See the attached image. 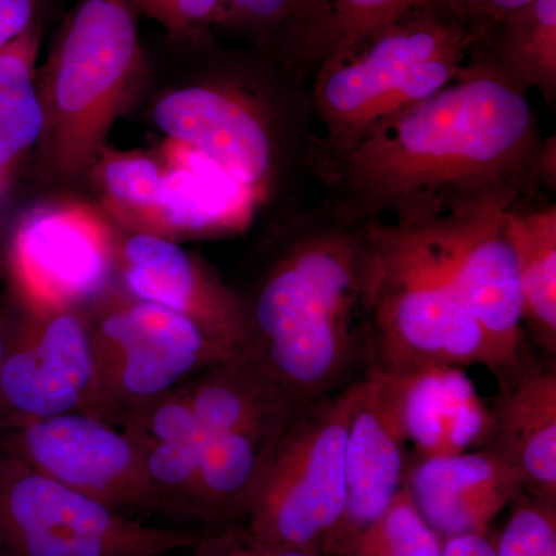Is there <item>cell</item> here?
<instances>
[{
  "label": "cell",
  "instance_id": "1",
  "mask_svg": "<svg viewBox=\"0 0 556 556\" xmlns=\"http://www.w3.org/2000/svg\"><path fill=\"white\" fill-rule=\"evenodd\" d=\"M311 175L339 217L426 226L485 203L543 199L556 185V142L477 40L444 90L348 148L316 137Z\"/></svg>",
  "mask_w": 556,
  "mask_h": 556
},
{
  "label": "cell",
  "instance_id": "2",
  "mask_svg": "<svg viewBox=\"0 0 556 556\" xmlns=\"http://www.w3.org/2000/svg\"><path fill=\"white\" fill-rule=\"evenodd\" d=\"M378 249L368 223L324 200L278 219L239 292L247 320L240 353L299 408L371 369Z\"/></svg>",
  "mask_w": 556,
  "mask_h": 556
},
{
  "label": "cell",
  "instance_id": "3",
  "mask_svg": "<svg viewBox=\"0 0 556 556\" xmlns=\"http://www.w3.org/2000/svg\"><path fill=\"white\" fill-rule=\"evenodd\" d=\"M144 76L131 0H79L38 73L40 172L62 182L87 177Z\"/></svg>",
  "mask_w": 556,
  "mask_h": 556
},
{
  "label": "cell",
  "instance_id": "4",
  "mask_svg": "<svg viewBox=\"0 0 556 556\" xmlns=\"http://www.w3.org/2000/svg\"><path fill=\"white\" fill-rule=\"evenodd\" d=\"M218 76L169 91L153 121L167 139L206 156L266 207L311 174L314 134L309 86L287 73L263 87Z\"/></svg>",
  "mask_w": 556,
  "mask_h": 556
},
{
  "label": "cell",
  "instance_id": "5",
  "mask_svg": "<svg viewBox=\"0 0 556 556\" xmlns=\"http://www.w3.org/2000/svg\"><path fill=\"white\" fill-rule=\"evenodd\" d=\"M477 33L442 0L372 35L345 60L318 70L309 83L317 142L343 149L448 87L466 67Z\"/></svg>",
  "mask_w": 556,
  "mask_h": 556
},
{
  "label": "cell",
  "instance_id": "6",
  "mask_svg": "<svg viewBox=\"0 0 556 556\" xmlns=\"http://www.w3.org/2000/svg\"><path fill=\"white\" fill-rule=\"evenodd\" d=\"M379 273L371 311V368L490 367L473 314L426 226L368 223Z\"/></svg>",
  "mask_w": 556,
  "mask_h": 556
},
{
  "label": "cell",
  "instance_id": "7",
  "mask_svg": "<svg viewBox=\"0 0 556 556\" xmlns=\"http://www.w3.org/2000/svg\"><path fill=\"white\" fill-rule=\"evenodd\" d=\"M94 356L87 415L113 427L150 399L167 393L237 353L181 316L113 285L84 306Z\"/></svg>",
  "mask_w": 556,
  "mask_h": 556
},
{
  "label": "cell",
  "instance_id": "8",
  "mask_svg": "<svg viewBox=\"0 0 556 556\" xmlns=\"http://www.w3.org/2000/svg\"><path fill=\"white\" fill-rule=\"evenodd\" d=\"M356 383L311 402L288 424L244 519L260 540L324 555L345 507L348 424Z\"/></svg>",
  "mask_w": 556,
  "mask_h": 556
},
{
  "label": "cell",
  "instance_id": "9",
  "mask_svg": "<svg viewBox=\"0 0 556 556\" xmlns=\"http://www.w3.org/2000/svg\"><path fill=\"white\" fill-rule=\"evenodd\" d=\"M201 535L121 514L39 473L0 442V556H164Z\"/></svg>",
  "mask_w": 556,
  "mask_h": 556
},
{
  "label": "cell",
  "instance_id": "10",
  "mask_svg": "<svg viewBox=\"0 0 556 556\" xmlns=\"http://www.w3.org/2000/svg\"><path fill=\"white\" fill-rule=\"evenodd\" d=\"M93 386L94 356L86 309L9 292L0 430L65 413H86Z\"/></svg>",
  "mask_w": 556,
  "mask_h": 556
},
{
  "label": "cell",
  "instance_id": "11",
  "mask_svg": "<svg viewBox=\"0 0 556 556\" xmlns=\"http://www.w3.org/2000/svg\"><path fill=\"white\" fill-rule=\"evenodd\" d=\"M119 236L118 226L89 201L39 204L20 219L7 248L9 291L84 308L115 285Z\"/></svg>",
  "mask_w": 556,
  "mask_h": 556
},
{
  "label": "cell",
  "instance_id": "12",
  "mask_svg": "<svg viewBox=\"0 0 556 556\" xmlns=\"http://www.w3.org/2000/svg\"><path fill=\"white\" fill-rule=\"evenodd\" d=\"M510 203H485L426 225L457 291L473 314L493 376L517 367L532 351L522 318L517 258L504 214Z\"/></svg>",
  "mask_w": 556,
  "mask_h": 556
},
{
  "label": "cell",
  "instance_id": "13",
  "mask_svg": "<svg viewBox=\"0 0 556 556\" xmlns=\"http://www.w3.org/2000/svg\"><path fill=\"white\" fill-rule=\"evenodd\" d=\"M0 442L39 473L121 514L131 517L155 508L134 439L87 413L3 428Z\"/></svg>",
  "mask_w": 556,
  "mask_h": 556
},
{
  "label": "cell",
  "instance_id": "14",
  "mask_svg": "<svg viewBox=\"0 0 556 556\" xmlns=\"http://www.w3.org/2000/svg\"><path fill=\"white\" fill-rule=\"evenodd\" d=\"M115 285L134 298L190 318L208 338L233 353L247 343L239 292L178 241L121 230Z\"/></svg>",
  "mask_w": 556,
  "mask_h": 556
},
{
  "label": "cell",
  "instance_id": "15",
  "mask_svg": "<svg viewBox=\"0 0 556 556\" xmlns=\"http://www.w3.org/2000/svg\"><path fill=\"white\" fill-rule=\"evenodd\" d=\"M409 455L375 369L358 379L345 448V507L324 547L348 556L357 538L378 521L404 490Z\"/></svg>",
  "mask_w": 556,
  "mask_h": 556
},
{
  "label": "cell",
  "instance_id": "16",
  "mask_svg": "<svg viewBox=\"0 0 556 556\" xmlns=\"http://www.w3.org/2000/svg\"><path fill=\"white\" fill-rule=\"evenodd\" d=\"M375 371L409 463L485 447L492 416L464 368L430 367L404 375Z\"/></svg>",
  "mask_w": 556,
  "mask_h": 556
},
{
  "label": "cell",
  "instance_id": "17",
  "mask_svg": "<svg viewBox=\"0 0 556 556\" xmlns=\"http://www.w3.org/2000/svg\"><path fill=\"white\" fill-rule=\"evenodd\" d=\"M405 486L420 517L445 541L489 533L526 481L517 467L484 447L412 460Z\"/></svg>",
  "mask_w": 556,
  "mask_h": 556
},
{
  "label": "cell",
  "instance_id": "18",
  "mask_svg": "<svg viewBox=\"0 0 556 556\" xmlns=\"http://www.w3.org/2000/svg\"><path fill=\"white\" fill-rule=\"evenodd\" d=\"M495 378L485 448L521 471L526 492L556 503V361L530 351Z\"/></svg>",
  "mask_w": 556,
  "mask_h": 556
},
{
  "label": "cell",
  "instance_id": "19",
  "mask_svg": "<svg viewBox=\"0 0 556 556\" xmlns=\"http://www.w3.org/2000/svg\"><path fill=\"white\" fill-rule=\"evenodd\" d=\"M430 0H291L273 56L309 86L318 70L351 56L372 35Z\"/></svg>",
  "mask_w": 556,
  "mask_h": 556
},
{
  "label": "cell",
  "instance_id": "20",
  "mask_svg": "<svg viewBox=\"0 0 556 556\" xmlns=\"http://www.w3.org/2000/svg\"><path fill=\"white\" fill-rule=\"evenodd\" d=\"M159 155L164 164L160 237L230 236L254 222L258 208L251 193L206 156L170 139Z\"/></svg>",
  "mask_w": 556,
  "mask_h": 556
},
{
  "label": "cell",
  "instance_id": "21",
  "mask_svg": "<svg viewBox=\"0 0 556 556\" xmlns=\"http://www.w3.org/2000/svg\"><path fill=\"white\" fill-rule=\"evenodd\" d=\"M299 409H277L203 437L199 518L211 530L244 522L278 441Z\"/></svg>",
  "mask_w": 556,
  "mask_h": 556
},
{
  "label": "cell",
  "instance_id": "22",
  "mask_svg": "<svg viewBox=\"0 0 556 556\" xmlns=\"http://www.w3.org/2000/svg\"><path fill=\"white\" fill-rule=\"evenodd\" d=\"M522 298L527 340L556 361V204L521 201L504 214Z\"/></svg>",
  "mask_w": 556,
  "mask_h": 556
},
{
  "label": "cell",
  "instance_id": "23",
  "mask_svg": "<svg viewBox=\"0 0 556 556\" xmlns=\"http://www.w3.org/2000/svg\"><path fill=\"white\" fill-rule=\"evenodd\" d=\"M514 86L556 105V0H530L478 40Z\"/></svg>",
  "mask_w": 556,
  "mask_h": 556
},
{
  "label": "cell",
  "instance_id": "24",
  "mask_svg": "<svg viewBox=\"0 0 556 556\" xmlns=\"http://www.w3.org/2000/svg\"><path fill=\"white\" fill-rule=\"evenodd\" d=\"M40 21L0 50V181L39 144L43 109L38 87Z\"/></svg>",
  "mask_w": 556,
  "mask_h": 556
},
{
  "label": "cell",
  "instance_id": "25",
  "mask_svg": "<svg viewBox=\"0 0 556 556\" xmlns=\"http://www.w3.org/2000/svg\"><path fill=\"white\" fill-rule=\"evenodd\" d=\"M101 208L123 232L160 236L164 164L152 153L104 148L91 164Z\"/></svg>",
  "mask_w": 556,
  "mask_h": 556
},
{
  "label": "cell",
  "instance_id": "26",
  "mask_svg": "<svg viewBox=\"0 0 556 556\" xmlns=\"http://www.w3.org/2000/svg\"><path fill=\"white\" fill-rule=\"evenodd\" d=\"M201 441L163 442L139 448L155 508L199 518Z\"/></svg>",
  "mask_w": 556,
  "mask_h": 556
},
{
  "label": "cell",
  "instance_id": "27",
  "mask_svg": "<svg viewBox=\"0 0 556 556\" xmlns=\"http://www.w3.org/2000/svg\"><path fill=\"white\" fill-rule=\"evenodd\" d=\"M444 543L420 517L404 486L386 514L357 538L348 556H441Z\"/></svg>",
  "mask_w": 556,
  "mask_h": 556
},
{
  "label": "cell",
  "instance_id": "28",
  "mask_svg": "<svg viewBox=\"0 0 556 556\" xmlns=\"http://www.w3.org/2000/svg\"><path fill=\"white\" fill-rule=\"evenodd\" d=\"M119 428L139 448L203 439L185 383L139 405Z\"/></svg>",
  "mask_w": 556,
  "mask_h": 556
},
{
  "label": "cell",
  "instance_id": "29",
  "mask_svg": "<svg viewBox=\"0 0 556 556\" xmlns=\"http://www.w3.org/2000/svg\"><path fill=\"white\" fill-rule=\"evenodd\" d=\"M496 556H556V503L522 492L510 504Z\"/></svg>",
  "mask_w": 556,
  "mask_h": 556
},
{
  "label": "cell",
  "instance_id": "30",
  "mask_svg": "<svg viewBox=\"0 0 556 556\" xmlns=\"http://www.w3.org/2000/svg\"><path fill=\"white\" fill-rule=\"evenodd\" d=\"M134 9L160 24L169 35L201 40L219 27L225 0H131Z\"/></svg>",
  "mask_w": 556,
  "mask_h": 556
},
{
  "label": "cell",
  "instance_id": "31",
  "mask_svg": "<svg viewBox=\"0 0 556 556\" xmlns=\"http://www.w3.org/2000/svg\"><path fill=\"white\" fill-rule=\"evenodd\" d=\"M289 7L291 0H225L219 27L251 40L258 51L273 54Z\"/></svg>",
  "mask_w": 556,
  "mask_h": 556
},
{
  "label": "cell",
  "instance_id": "32",
  "mask_svg": "<svg viewBox=\"0 0 556 556\" xmlns=\"http://www.w3.org/2000/svg\"><path fill=\"white\" fill-rule=\"evenodd\" d=\"M190 556H325L317 552L276 546L255 536L244 522L212 529L197 541Z\"/></svg>",
  "mask_w": 556,
  "mask_h": 556
},
{
  "label": "cell",
  "instance_id": "33",
  "mask_svg": "<svg viewBox=\"0 0 556 556\" xmlns=\"http://www.w3.org/2000/svg\"><path fill=\"white\" fill-rule=\"evenodd\" d=\"M459 20L482 39L508 13L530 0H442Z\"/></svg>",
  "mask_w": 556,
  "mask_h": 556
},
{
  "label": "cell",
  "instance_id": "34",
  "mask_svg": "<svg viewBox=\"0 0 556 556\" xmlns=\"http://www.w3.org/2000/svg\"><path fill=\"white\" fill-rule=\"evenodd\" d=\"M42 0H0V50L39 22Z\"/></svg>",
  "mask_w": 556,
  "mask_h": 556
},
{
  "label": "cell",
  "instance_id": "35",
  "mask_svg": "<svg viewBox=\"0 0 556 556\" xmlns=\"http://www.w3.org/2000/svg\"><path fill=\"white\" fill-rule=\"evenodd\" d=\"M495 541L496 536L490 532L485 535L448 538L441 556H496Z\"/></svg>",
  "mask_w": 556,
  "mask_h": 556
},
{
  "label": "cell",
  "instance_id": "36",
  "mask_svg": "<svg viewBox=\"0 0 556 556\" xmlns=\"http://www.w3.org/2000/svg\"><path fill=\"white\" fill-rule=\"evenodd\" d=\"M7 295L0 292V369H2L3 351H5Z\"/></svg>",
  "mask_w": 556,
  "mask_h": 556
},
{
  "label": "cell",
  "instance_id": "37",
  "mask_svg": "<svg viewBox=\"0 0 556 556\" xmlns=\"http://www.w3.org/2000/svg\"><path fill=\"white\" fill-rule=\"evenodd\" d=\"M3 185H5V182L0 181V193H2Z\"/></svg>",
  "mask_w": 556,
  "mask_h": 556
}]
</instances>
